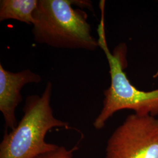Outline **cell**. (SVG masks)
Listing matches in <instances>:
<instances>
[{"label": "cell", "instance_id": "3", "mask_svg": "<svg viewBox=\"0 0 158 158\" xmlns=\"http://www.w3.org/2000/svg\"><path fill=\"white\" fill-rule=\"evenodd\" d=\"M105 3L100 4L102 19L97 28L99 47L107 57L111 76V85L104 91L103 107L94 120L93 126L96 130H102L108 119L114 113L124 109L135 111L138 115L158 114V89L151 91L138 90L132 85L124 72L126 64L125 45H119L113 53L108 46L106 40L104 18Z\"/></svg>", "mask_w": 158, "mask_h": 158}, {"label": "cell", "instance_id": "1", "mask_svg": "<svg viewBox=\"0 0 158 158\" xmlns=\"http://www.w3.org/2000/svg\"><path fill=\"white\" fill-rule=\"evenodd\" d=\"M73 5L74 0H39L32 24L35 42L59 49L96 50L98 40L87 14Z\"/></svg>", "mask_w": 158, "mask_h": 158}, {"label": "cell", "instance_id": "4", "mask_svg": "<svg viewBox=\"0 0 158 158\" xmlns=\"http://www.w3.org/2000/svg\"><path fill=\"white\" fill-rule=\"evenodd\" d=\"M106 158H158V119L128 115L109 138Z\"/></svg>", "mask_w": 158, "mask_h": 158}, {"label": "cell", "instance_id": "2", "mask_svg": "<svg viewBox=\"0 0 158 158\" xmlns=\"http://www.w3.org/2000/svg\"><path fill=\"white\" fill-rule=\"evenodd\" d=\"M52 85L48 82L41 96L27 97L23 115L14 130L6 132L0 145V158H36L58 147L45 141L54 128L70 129L68 123L55 117L51 107Z\"/></svg>", "mask_w": 158, "mask_h": 158}, {"label": "cell", "instance_id": "6", "mask_svg": "<svg viewBox=\"0 0 158 158\" xmlns=\"http://www.w3.org/2000/svg\"><path fill=\"white\" fill-rule=\"evenodd\" d=\"M39 0H1L0 21L17 20L32 25Z\"/></svg>", "mask_w": 158, "mask_h": 158}, {"label": "cell", "instance_id": "7", "mask_svg": "<svg viewBox=\"0 0 158 158\" xmlns=\"http://www.w3.org/2000/svg\"><path fill=\"white\" fill-rule=\"evenodd\" d=\"M77 149V147L68 150L65 147L58 146L56 149L44 153L36 158H73V153Z\"/></svg>", "mask_w": 158, "mask_h": 158}, {"label": "cell", "instance_id": "5", "mask_svg": "<svg viewBox=\"0 0 158 158\" xmlns=\"http://www.w3.org/2000/svg\"><path fill=\"white\" fill-rule=\"evenodd\" d=\"M41 81L40 76L29 69L14 73L6 70L0 64V111L6 128L14 130L18 124L15 110L23 101L21 93L23 86Z\"/></svg>", "mask_w": 158, "mask_h": 158}]
</instances>
